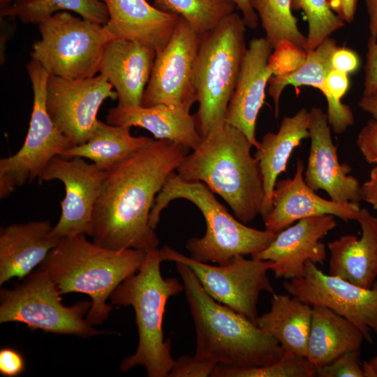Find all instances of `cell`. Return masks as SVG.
Returning a JSON list of instances; mask_svg holds the SVG:
<instances>
[{
  "instance_id": "29",
  "label": "cell",
  "mask_w": 377,
  "mask_h": 377,
  "mask_svg": "<svg viewBox=\"0 0 377 377\" xmlns=\"http://www.w3.org/2000/svg\"><path fill=\"white\" fill-rule=\"evenodd\" d=\"M61 10H71L82 18L105 25L109 20L106 5L101 0H15L0 9L1 18L19 17L24 23L39 24Z\"/></svg>"
},
{
  "instance_id": "24",
  "label": "cell",
  "mask_w": 377,
  "mask_h": 377,
  "mask_svg": "<svg viewBox=\"0 0 377 377\" xmlns=\"http://www.w3.org/2000/svg\"><path fill=\"white\" fill-rule=\"evenodd\" d=\"M108 124L138 126L149 131L156 140H168L189 149H195L202 142L194 115L186 108L158 104L150 107L117 105L108 111Z\"/></svg>"
},
{
  "instance_id": "4",
  "label": "cell",
  "mask_w": 377,
  "mask_h": 377,
  "mask_svg": "<svg viewBox=\"0 0 377 377\" xmlns=\"http://www.w3.org/2000/svg\"><path fill=\"white\" fill-rule=\"evenodd\" d=\"M146 251L111 249L87 239L85 235L64 237L39 265L57 284L61 295L80 293L91 299L86 314L90 325L108 318L112 304H106L117 287L138 272Z\"/></svg>"
},
{
  "instance_id": "8",
  "label": "cell",
  "mask_w": 377,
  "mask_h": 377,
  "mask_svg": "<svg viewBox=\"0 0 377 377\" xmlns=\"http://www.w3.org/2000/svg\"><path fill=\"white\" fill-rule=\"evenodd\" d=\"M41 38L33 45L31 59L50 75L67 79L98 73L106 44L114 39L105 25L58 12L38 24Z\"/></svg>"
},
{
  "instance_id": "45",
  "label": "cell",
  "mask_w": 377,
  "mask_h": 377,
  "mask_svg": "<svg viewBox=\"0 0 377 377\" xmlns=\"http://www.w3.org/2000/svg\"><path fill=\"white\" fill-rule=\"evenodd\" d=\"M368 15V40L377 41V0H364Z\"/></svg>"
},
{
  "instance_id": "39",
  "label": "cell",
  "mask_w": 377,
  "mask_h": 377,
  "mask_svg": "<svg viewBox=\"0 0 377 377\" xmlns=\"http://www.w3.org/2000/svg\"><path fill=\"white\" fill-rule=\"evenodd\" d=\"M25 370V360L15 349L5 347L0 350V374L3 376L15 377Z\"/></svg>"
},
{
  "instance_id": "46",
  "label": "cell",
  "mask_w": 377,
  "mask_h": 377,
  "mask_svg": "<svg viewBox=\"0 0 377 377\" xmlns=\"http://www.w3.org/2000/svg\"><path fill=\"white\" fill-rule=\"evenodd\" d=\"M359 107L369 113L373 119L377 120V89L368 94H362L358 102Z\"/></svg>"
},
{
  "instance_id": "21",
  "label": "cell",
  "mask_w": 377,
  "mask_h": 377,
  "mask_svg": "<svg viewBox=\"0 0 377 377\" xmlns=\"http://www.w3.org/2000/svg\"><path fill=\"white\" fill-rule=\"evenodd\" d=\"M109 13L105 27L113 38L136 41L160 52L168 43L178 15L164 13L147 0H101Z\"/></svg>"
},
{
  "instance_id": "10",
  "label": "cell",
  "mask_w": 377,
  "mask_h": 377,
  "mask_svg": "<svg viewBox=\"0 0 377 377\" xmlns=\"http://www.w3.org/2000/svg\"><path fill=\"white\" fill-rule=\"evenodd\" d=\"M34 93L29 127L22 147L0 160V198L4 199L27 182L39 178L47 163L73 146L49 115L46 87L49 73L36 61L27 65Z\"/></svg>"
},
{
  "instance_id": "5",
  "label": "cell",
  "mask_w": 377,
  "mask_h": 377,
  "mask_svg": "<svg viewBox=\"0 0 377 377\" xmlns=\"http://www.w3.org/2000/svg\"><path fill=\"white\" fill-rule=\"evenodd\" d=\"M161 263L159 249L147 251L138 272L120 283L110 297L112 305L132 306L135 311L139 342L135 353L120 363L124 372L142 366L149 377H167L175 363L170 341L163 338V318L168 300L184 287L175 277L162 276Z\"/></svg>"
},
{
  "instance_id": "43",
  "label": "cell",
  "mask_w": 377,
  "mask_h": 377,
  "mask_svg": "<svg viewBox=\"0 0 377 377\" xmlns=\"http://www.w3.org/2000/svg\"><path fill=\"white\" fill-rule=\"evenodd\" d=\"M360 196L377 210V165L371 169L369 179L360 186Z\"/></svg>"
},
{
  "instance_id": "32",
  "label": "cell",
  "mask_w": 377,
  "mask_h": 377,
  "mask_svg": "<svg viewBox=\"0 0 377 377\" xmlns=\"http://www.w3.org/2000/svg\"><path fill=\"white\" fill-rule=\"evenodd\" d=\"M153 6L184 18L198 34L215 28L235 5L229 0H151Z\"/></svg>"
},
{
  "instance_id": "38",
  "label": "cell",
  "mask_w": 377,
  "mask_h": 377,
  "mask_svg": "<svg viewBox=\"0 0 377 377\" xmlns=\"http://www.w3.org/2000/svg\"><path fill=\"white\" fill-rule=\"evenodd\" d=\"M356 144L367 163L377 164V120L369 119L361 128Z\"/></svg>"
},
{
  "instance_id": "27",
  "label": "cell",
  "mask_w": 377,
  "mask_h": 377,
  "mask_svg": "<svg viewBox=\"0 0 377 377\" xmlns=\"http://www.w3.org/2000/svg\"><path fill=\"white\" fill-rule=\"evenodd\" d=\"M269 311L257 325L274 338L286 351L306 356L313 306L291 295L273 294Z\"/></svg>"
},
{
  "instance_id": "22",
  "label": "cell",
  "mask_w": 377,
  "mask_h": 377,
  "mask_svg": "<svg viewBox=\"0 0 377 377\" xmlns=\"http://www.w3.org/2000/svg\"><path fill=\"white\" fill-rule=\"evenodd\" d=\"M50 221L13 223L0 230V284L23 279L40 265L61 238L50 236Z\"/></svg>"
},
{
  "instance_id": "17",
  "label": "cell",
  "mask_w": 377,
  "mask_h": 377,
  "mask_svg": "<svg viewBox=\"0 0 377 377\" xmlns=\"http://www.w3.org/2000/svg\"><path fill=\"white\" fill-rule=\"evenodd\" d=\"M330 128L327 114L320 108H312L309 124L311 145L304 181L314 191H326L334 202L359 204L361 185L349 175L350 165L339 163Z\"/></svg>"
},
{
  "instance_id": "42",
  "label": "cell",
  "mask_w": 377,
  "mask_h": 377,
  "mask_svg": "<svg viewBox=\"0 0 377 377\" xmlns=\"http://www.w3.org/2000/svg\"><path fill=\"white\" fill-rule=\"evenodd\" d=\"M331 10L345 23H351L355 16L358 0H327Z\"/></svg>"
},
{
  "instance_id": "11",
  "label": "cell",
  "mask_w": 377,
  "mask_h": 377,
  "mask_svg": "<svg viewBox=\"0 0 377 377\" xmlns=\"http://www.w3.org/2000/svg\"><path fill=\"white\" fill-rule=\"evenodd\" d=\"M163 261L179 263L194 273L203 289L214 300L244 316L257 325V304L261 292L274 293L267 271L273 263L242 255L233 257L224 265L197 261L174 249L164 246L159 249Z\"/></svg>"
},
{
  "instance_id": "9",
  "label": "cell",
  "mask_w": 377,
  "mask_h": 377,
  "mask_svg": "<svg viewBox=\"0 0 377 377\" xmlns=\"http://www.w3.org/2000/svg\"><path fill=\"white\" fill-rule=\"evenodd\" d=\"M61 293L46 272L38 268L13 289L0 291V323H23L30 330L87 338L105 332L93 328L84 316L91 301L71 306L61 304Z\"/></svg>"
},
{
  "instance_id": "33",
  "label": "cell",
  "mask_w": 377,
  "mask_h": 377,
  "mask_svg": "<svg viewBox=\"0 0 377 377\" xmlns=\"http://www.w3.org/2000/svg\"><path fill=\"white\" fill-rule=\"evenodd\" d=\"M317 368L306 356L284 351L276 362L258 367L235 369L217 364L214 377H313Z\"/></svg>"
},
{
  "instance_id": "37",
  "label": "cell",
  "mask_w": 377,
  "mask_h": 377,
  "mask_svg": "<svg viewBox=\"0 0 377 377\" xmlns=\"http://www.w3.org/2000/svg\"><path fill=\"white\" fill-rule=\"evenodd\" d=\"M217 364L195 356L183 355L175 360L170 377L212 376Z\"/></svg>"
},
{
  "instance_id": "36",
  "label": "cell",
  "mask_w": 377,
  "mask_h": 377,
  "mask_svg": "<svg viewBox=\"0 0 377 377\" xmlns=\"http://www.w3.org/2000/svg\"><path fill=\"white\" fill-rule=\"evenodd\" d=\"M319 377H365L360 362V350L345 352L330 362L318 368Z\"/></svg>"
},
{
  "instance_id": "13",
  "label": "cell",
  "mask_w": 377,
  "mask_h": 377,
  "mask_svg": "<svg viewBox=\"0 0 377 377\" xmlns=\"http://www.w3.org/2000/svg\"><path fill=\"white\" fill-rule=\"evenodd\" d=\"M103 75L83 79L49 75L45 105L51 119L74 145L86 142L96 130L98 112L107 98H117Z\"/></svg>"
},
{
  "instance_id": "25",
  "label": "cell",
  "mask_w": 377,
  "mask_h": 377,
  "mask_svg": "<svg viewBox=\"0 0 377 377\" xmlns=\"http://www.w3.org/2000/svg\"><path fill=\"white\" fill-rule=\"evenodd\" d=\"M309 112L300 109L291 117L283 118L277 133H266L254 154L263 176L265 200L260 216L264 218L272 208V195L277 177L286 169L293 150L302 140L309 138Z\"/></svg>"
},
{
  "instance_id": "20",
  "label": "cell",
  "mask_w": 377,
  "mask_h": 377,
  "mask_svg": "<svg viewBox=\"0 0 377 377\" xmlns=\"http://www.w3.org/2000/svg\"><path fill=\"white\" fill-rule=\"evenodd\" d=\"M156 56L151 47L128 39L114 38L106 44L98 74L114 88L119 105H141Z\"/></svg>"
},
{
  "instance_id": "16",
  "label": "cell",
  "mask_w": 377,
  "mask_h": 377,
  "mask_svg": "<svg viewBox=\"0 0 377 377\" xmlns=\"http://www.w3.org/2000/svg\"><path fill=\"white\" fill-rule=\"evenodd\" d=\"M336 226L334 216L330 214L300 219L278 232L266 249L251 258L272 261L270 270L276 278H300L304 275L307 260L315 264L324 263L326 246L320 239Z\"/></svg>"
},
{
  "instance_id": "34",
  "label": "cell",
  "mask_w": 377,
  "mask_h": 377,
  "mask_svg": "<svg viewBox=\"0 0 377 377\" xmlns=\"http://www.w3.org/2000/svg\"><path fill=\"white\" fill-rule=\"evenodd\" d=\"M291 8L302 10L307 20L309 31L304 47L306 53L345 26V22L331 10L327 0H291Z\"/></svg>"
},
{
  "instance_id": "6",
  "label": "cell",
  "mask_w": 377,
  "mask_h": 377,
  "mask_svg": "<svg viewBox=\"0 0 377 377\" xmlns=\"http://www.w3.org/2000/svg\"><path fill=\"white\" fill-rule=\"evenodd\" d=\"M179 198L193 203L205 220V235L190 238L186 244L190 257L197 261L224 265L236 256H252L262 251L276 237L277 233L251 228L237 220L204 183L184 180L176 171L168 177L154 200L149 220L151 228H156L163 209Z\"/></svg>"
},
{
  "instance_id": "15",
  "label": "cell",
  "mask_w": 377,
  "mask_h": 377,
  "mask_svg": "<svg viewBox=\"0 0 377 377\" xmlns=\"http://www.w3.org/2000/svg\"><path fill=\"white\" fill-rule=\"evenodd\" d=\"M54 157L39 177V181H61L65 196L61 201V214L50 235L62 238L92 234L93 212L101 191L106 171L81 157Z\"/></svg>"
},
{
  "instance_id": "3",
  "label": "cell",
  "mask_w": 377,
  "mask_h": 377,
  "mask_svg": "<svg viewBox=\"0 0 377 377\" xmlns=\"http://www.w3.org/2000/svg\"><path fill=\"white\" fill-rule=\"evenodd\" d=\"M175 264L194 322L195 356L235 369L267 365L283 356L285 350L274 338L244 316L214 300L188 266Z\"/></svg>"
},
{
  "instance_id": "18",
  "label": "cell",
  "mask_w": 377,
  "mask_h": 377,
  "mask_svg": "<svg viewBox=\"0 0 377 377\" xmlns=\"http://www.w3.org/2000/svg\"><path fill=\"white\" fill-rule=\"evenodd\" d=\"M304 164L298 159L293 178L276 181L272 208L263 218L265 229L278 233L300 219L330 214L348 222L356 220L360 208L353 202H337L318 196L305 182Z\"/></svg>"
},
{
  "instance_id": "31",
  "label": "cell",
  "mask_w": 377,
  "mask_h": 377,
  "mask_svg": "<svg viewBox=\"0 0 377 377\" xmlns=\"http://www.w3.org/2000/svg\"><path fill=\"white\" fill-rule=\"evenodd\" d=\"M265 33V38L274 49L280 42L288 40L304 49L305 36L297 27L292 13L291 0H249Z\"/></svg>"
},
{
  "instance_id": "7",
  "label": "cell",
  "mask_w": 377,
  "mask_h": 377,
  "mask_svg": "<svg viewBox=\"0 0 377 377\" xmlns=\"http://www.w3.org/2000/svg\"><path fill=\"white\" fill-rule=\"evenodd\" d=\"M246 27L242 17L233 12L200 34L193 85L198 103L193 115L202 138L225 120L247 49Z\"/></svg>"
},
{
  "instance_id": "40",
  "label": "cell",
  "mask_w": 377,
  "mask_h": 377,
  "mask_svg": "<svg viewBox=\"0 0 377 377\" xmlns=\"http://www.w3.org/2000/svg\"><path fill=\"white\" fill-rule=\"evenodd\" d=\"M331 64L332 69L350 74L358 70L360 59L354 50L338 46L332 56Z\"/></svg>"
},
{
  "instance_id": "35",
  "label": "cell",
  "mask_w": 377,
  "mask_h": 377,
  "mask_svg": "<svg viewBox=\"0 0 377 377\" xmlns=\"http://www.w3.org/2000/svg\"><path fill=\"white\" fill-rule=\"evenodd\" d=\"M271 53L268 65L272 76H284L293 73L305 61L307 53L304 48L288 41L280 42Z\"/></svg>"
},
{
  "instance_id": "47",
  "label": "cell",
  "mask_w": 377,
  "mask_h": 377,
  "mask_svg": "<svg viewBox=\"0 0 377 377\" xmlns=\"http://www.w3.org/2000/svg\"><path fill=\"white\" fill-rule=\"evenodd\" d=\"M365 377H377V355L362 363Z\"/></svg>"
},
{
  "instance_id": "19",
  "label": "cell",
  "mask_w": 377,
  "mask_h": 377,
  "mask_svg": "<svg viewBox=\"0 0 377 377\" xmlns=\"http://www.w3.org/2000/svg\"><path fill=\"white\" fill-rule=\"evenodd\" d=\"M273 48L265 37L253 38L247 47L225 121L242 131L256 149L258 115L272 75L268 61Z\"/></svg>"
},
{
  "instance_id": "41",
  "label": "cell",
  "mask_w": 377,
  "mask_h": 377,
  "mask_svg": "<svg viewBox=\"0 0 377 377\" xmlns=\"http://www.w3.org/2000/svg\"><path fill=\"white\" fill-rule=\"evenodd\" d=\"M364 73V95L377 89V41L368 40Z\"/></svg>"
},
{
  "instance_id": "44",
  "label": "cell",
  "mask_w": 377,
  "mask_h": 377,
  "mask_svg": "<svg viewBox=\"0 0 377 377\" xmlns=\"http://www.w3.org/2000/svg\"><path fill=\"white\" fill-rule=\"evenodd\" d=\"M233 3L242 14L243 20L246 27L255 29L258 24L259 18L252 8L249 0H229Z\"/></svg>"
},
{
  "instance_id": "2",
  "label": "cell",
  "mask_w": 377,
  "mask_h": 377,
  "mask_svg": "<svg viewBox=\"0 0 377 377\" xmlns=\"http://www.w3.org/2000/svg\"><path fill=\"white\" fill-rule=\"evenodd\" d=\"M251 144L239 129L223 121L216 125L176 172L184 180L201 182L220 195L244 223L261 214L263 176Z\"/></svg>"
},
{
  "instance_id": "14",
  "label": "cell",
  "mask_w": 377,
  "mask_h": 377,
  "mask_svg": "<svg viewBox=\"0 0 377 377\" xmlns=\"http://www.w3.org/2000/svg\"><path fill=\"white\" fill-rule=\"evenodd\" d=\"M199 38L200 34L179 16L168 43L156 54L142 106L165 104L190 110L197 102L193 73Z\"/></svg>"
},
{
  "instance_id": "1",
  "label": "cell",
  "mask_w": 377,
  "mask_h": 377,
  "mask_svg": "<svg viewBox=\"0 0 377 377\" xmlns=\"http://www.w3.org/2000/svg\"><path fill=\"white\" fill-rule=\"evenodd\" d=\"M188 151L175 142L155 140L107 170L93 212L92 241L111 249H157L160 241L149 226L150 212Z\"/></svg>"
},
{
  "instance_id": "30",
  "label": "cell",
  "mask_w": 377,
  "mask_h": 377,
  "mask_svg": "<svg viewBox=\"0 0 377 377\" xmlns=\"http://www.w3.org/2000/svg\"><path fill=\"white\" fill-rule=\"evenodd\" d=\"M338 47L337 41L327 38L315 50L307 53L305 61L293 73L284 76H272L268 82L267 93L274 103V115L279 114V100L283 90L288 86H309L322 93L326 89L325 80L332 69L331 59Z\"/></svg>"
},
{
  "instance_id": "48",
  "label": "cell",
  "mask_w": 377,
  "mask_h": 377,
  "mask_svg": "<svg viewBox=\"0 0 377 377\" xmlns=\"http://www.w3.org/2000/svg\"><path fill=\"white\" fill-rule=\"evenodd\" d=\"M12 0H0V9H3L11 3Z\"/></svg>"
},
{
  "instance_id": "28",
  "label": "cell",
  "mask_w": 377,
  "mask_h": 377,
  "mask_svg": "<svg viewBox=\"0 0 377 377\" xmlns=\"http://www.w3.org/2000/svg\"><path fill=\"white\" fill-rule=\"evenodd\" d=\"M130 129L128 126L112 125L99 120L86 142L71 147L61 156L87 158L100 170L107 171L155 140L147 136H133Z\"/></svg>"
},
{
  "instance_id": "12",
  "label": "cell",
  "mask_w": 377,
  "mask_h": 377,
  "mask_svg": "<svg viewBox=\"0 0 377 377\" xmlns=\"http://www.w3.org/2000/svg\"><path fill=\"white\" fill-rule=\"evenodd\" d=\"M283 288L291 295L311 306L330 309L347 318L372 343L371 331L377 334V279L370 288L326 274L307 260L300 278L286 280Z\"/></svg>"
},
{
  "instance_id": "26",
  "label": "cell",
  "mask_w": 377,
  "mask_h": 377,
  "mask_svg": "<svg viewBox=\"0 0 377 377\" xmlns=\"http://www.w3.org/2000/svg\"><path fill=\"white\" fill-rule=\"evenodd\" d=\"M312 306L306 357L317 369L345 352L360 349L364 337L355 325L329 308Z\"/></svg>"
},
{
  "instance_id": "23",
  "label": "cell",
  "mask_w": 377,
  "mask_h": 377,
  "mask_svg": "<svg viewBox=\"0 0 377 377\" xmlns=\"http://www.w3.org/2000/svg\"><path fill=\"white\" fill-rule=\"evenodd\" d=\"M356 221L362 235H344L328 242L329 274L370 288L377 278V217L360 209Z\"/></svg>"
}]
</instances>
